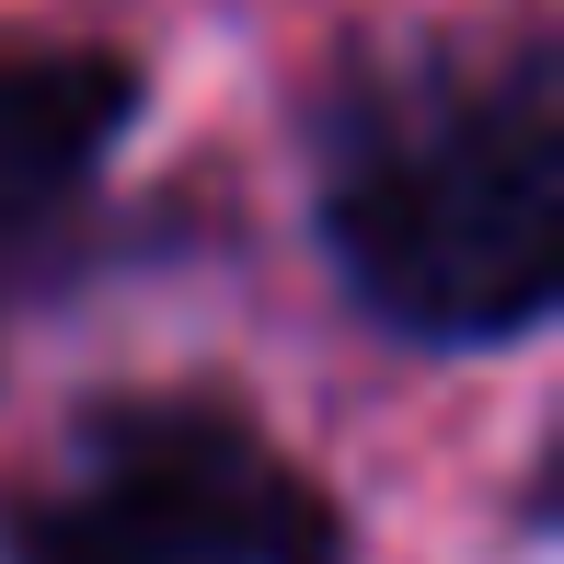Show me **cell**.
Listing matches in <instances>:
<instances>
[{
  "instance_id": "cell-1",
  "label": "cell",
  "mask_w": 564,
  "mask_h": 564,
  "mask_svg": "<svg viewBox=\"0 0 564 564\" xmlns=\"http://www.w3.org/2000/svg\"><path fill=\"white\" fill-rule=\"evenodd\" d=\"M323 253L415 346H507L564 289V46L542 12L357 35L312 105Z\"/></svg>"
},
{
  "instance_id": "cell-2",
  "label": "cell",
  "mask_w": 564,
  "mask_h": 564,
  "mask_svg": "<svg viewBox=\"0 0 564 564\" xmlns=\"http://www.w3.org/2000/svg\"><path fill=\"white\" fill-rule=\"evenodd\" d=\"M0 564H346L323 484L208 392H139L69 426L0 519Z\"/></svg>"
},
{
  "instance_id": "cell-3",
  "label": "cell",
  "mask_w": 564,
  "mask_h": 564,
  "mask_svg": "<svg viewBox=\"0 0 564 564\" xmlns=\"http://www.w3.org/2000/svg\"><path fill=\"white\" fill-rule=\"evenodd\" d=\"M127 116H139V69L116 46H58V35H0V312L58 265L105 185Z\"/></svg>"
}]
</instances>
